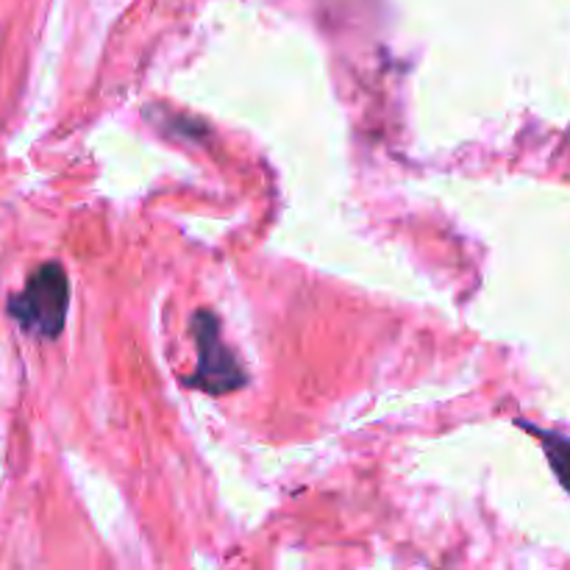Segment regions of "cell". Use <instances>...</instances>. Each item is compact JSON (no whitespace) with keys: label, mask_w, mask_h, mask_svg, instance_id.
I'll return each instance as SVG.
<instances>
[{"label":"cell","mask_w":570,"mask_h":570,"mask_svg":"<svg viewBox=\"0 0 570 570\" xmlns=\"http://www.w3.org/2000/svg\"><path fill=\"white\" fill-rule=\"evenodd\" d=\"M6 309L20 323L22 332L42 340L59 337L67 321V309H70L67 273L56 262H45L28 276L22 293L9 298Z\"/></svg>","instance_id":"1"},{"label":"cell","mask_w":570,"mask_h":570,"mask_svg":"<svg viewBox=\"0 0 570 570\" xmlns=\"http://www.w3.org/2000/svg\"><path fill=\"white\" fill-rule=\"evenodd\" d=\"M523 429H529V432L540 440L546 456H549L551 471L557 473L560 484L570 493V438L557 432H546V429L532 426V423H523Z\"/></svg>","instance_id":"3"},{"label":"cell","mask_w":570,"mask_h":570,"mask_svg":"<svg viewBox=\"0 0 570 570\" xmlns=\"http://www.w3.org/2000/svg\"><path fill=\"white\" fill-rule=\"evenodd\" d=\"M193 332L198 340V371H195L193 384L212 395L234 393L245 384V371L239 367L237 356L226 348L220 337V323L212 312L200 309L193 317Z\"/></svg>","instance_id":"2"}]
</instances>
